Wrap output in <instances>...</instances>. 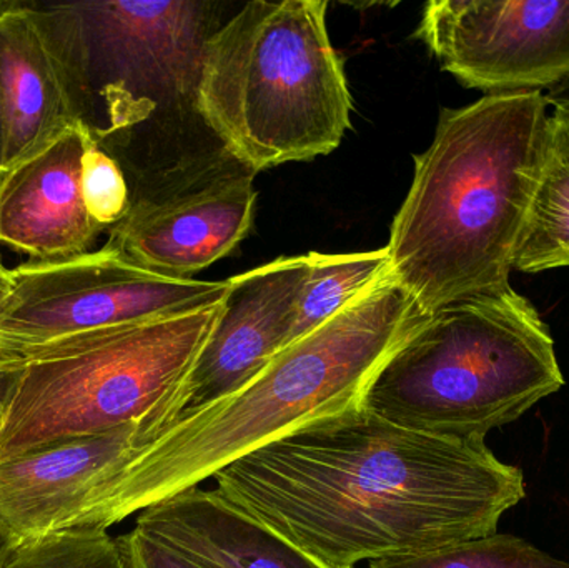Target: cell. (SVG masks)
I'll return each mask as SVG.
<instances>
[{"label": "cell", "instance_id": "cell-23", "mask_svg": "<svg viewBox=\"0 0 569 568\" xmlns=\"http://www.w3.org/2000/svg\"><path fill=\"white\" fill-rule=\"evenodd\" d=\"M10 287V273L6 267L0 263V290H9Z\"/></svg>", "mask_w": 569, "mask_h": 568}, {"label": "cell", "instance_id": "cell-1", "mask_svg": "<svg viewBox=\"0 0 569 568\" xmlns=\"http://www.w3.org/2000/svg\"><path fill=\"white\" fill-rule=\"evenodd\" d=\"M243 512L333 568L497 534L523 474L487 444L418 432L363 407L311 420L216 474Z\"/></svg>", "mask_w": 569, "mask_h": 568}, {"label": "cell", "instance_id": "cell-16", "mask_svg": "<svg viewBox=\"0 0 569 568\" xmlns=\"http://www.w3.org/2000/svg\"><path fill=\"white\" fill-rule=\"evenodd\" d=\"M308 256L310 272L298 297L283 349L323 326L390 273L387 247L368 252H308Z\"/></svg>", "mask_w": 569, "mask_h": 568}, {"label": "cell", "instance_id": "cell-21", "mask_svg": "<svg viewBox=\"0 0 569 568\" xmlns=\"http://www.w3.org/2000/svg\"><path fill=\"white\" fill-rule=\"evenodd\" d=\"M10 376H12V367L6 360L0 359V413H2L7 389H9Z\"/></svg>", "mask_w": 569, "mask_h": 568}, {"label": "cell", "instance_id": "cell-8", "mask_svg": "<svg viewBox=\"0 0 569 568\" xmlns=\"http://www.w3.org/2000/svg\"><path fill=\"white\" fill-rule=\"evenodd\" d=\"M0 300V352L219 306L230 280L176 279L103 246L73 259L20 263Z\"/></svg>", "mask_w": 569, "mask_h": 568}, {"label": "cell", "instance_id": "cell-11", "mask_svg": "<svg viewBox=\"0 0 569 568\" xmlns=\"http://www.w3.org/2000/svg\"><path fill=\"white\" fill-rule=\"evenodd\" d=\"M310 256L280 257L232 277L212 336L172 402L147 420L150 439L252 382L283 349Z\"/></svg>", "mask_w": 569, "mask_h": 568}, {"label": "cell", "instance_id": "cell-14", "mask_svg": "<svg viewBox=\"0 0 569 568\" xmlns=\"http://www.w3.org/2000/svg\"><path fill=\"white\" fill-rule=\"evenodd\" d=\"M136 526L206 568H333L243 512L219 490H183L142 510Z\"/></svg>", "mask_w": 569, "mask_h": 568}, {"label": "cell", "instance_id": "cell-19", "mask_svg": "<svg viewBox=\"0 0 569 568\" xmlns=\"http://www.w3.org/2000/svg\"><path fill=\"white\" fill-rule=\"evenodd\" d=\"M80 189L90 217L103 229L116 226L129 212V182L116 160L96 143L83 156Z\"/></svg>", "mask_w": 569, "mask_h": 568}, {"label": "cell", "instance_id": "cell-3", "mask_svg": "<svg viewBox=\"0 0 569 568\" xmlns=\"http://www.w3.org/2000/svg\"><path fill=\"white\" fill-rule=\"evenodd\" d=\"M427 317L388 273L323 326L280 350L239 392L180 417L143 444L92 527L107 530L199 487L311 420L360 407L378 370Z\"/></svg>", "mask_w": 569, "mask_h": 568}, {"label": "cell", "instance_id": "cell-5", "mask_svg": "<svg viewBox=\"0 0 569 568\" xmlns=\"http://www.w3.org/2000/svg\"><path fill=\"white\" fill-rule=\"evenodd\" d=\"M325 0H256L207 40L200 113L253 172L333 152L351 127Z\"/></svg>", "mask_w": 569, "mask_h": 568}, {"label": "cell", "instance_id": "cell-25", "mask_svg": "<svg viewBox=\"0 0 569 568\" xmlns=\"http://www.w3.org/2000/svg\"><path fill=\"white\" fill-rule=\"evenodd\" d=\"M17 0H0V13L6 12V10H9L10 7L16 3Z\"/></svg>", "mask_w": 569, "mask_h": 568}, {"label": "cell", "instance_id": "cell-26", "mask_svg": "<svg viewBox=\"0 0 569 568\" xmlns=\"http://www.w3.org/2000/svg\"><path fill=\"white\" fill-rule=\"evenodd\" d=\"M7 290H0V300H2V297L6 296Z\"/></svg>", "mask_w": 569, "mask_h": 568}, {"label": "cell", "instance_id": "cell-12", "mask_svg": "<svg viewBox=\"0 0 569 568\" xmlns=\"http://www.w3.org/2000/svg\"><path fill=\"white\" fill-rule=\"evenodd\" d=\"M92 137L82 123L0 173V243L56 262L90 252L103 227L93 222L80 189L82 159Z\"/></svg>", "mask_w": 569, "mask_h": 568}, {"label": "cell", "instance_id": "cell-17", "mask_svg": "<svg viewBox=\"0 0 569 568\" xmlns=\"http://www.w3.org/2000/svg\"><path fill=\"white\" fill-rule=\"evenodd\" d=\"M0 568H130L122 544L107 530L76 527L13 544Z\"/></svg>", "mask_w": 569, "mask_h": 568}, {"label": "cell", "instance_id": "cell-22", "mask_svg": "<svg viewBox=\"0 0 569 568\" xmlns=\"http://www.w3.org/2000/svg\"><path fill=\"white\" fill-rule=\"evenodd\" d=\"M2 163H3V100H2V87H0V172H2Z\"/></svg>", "mask_w": 569, "mask_h": 568}, {"label": "cell", "instance_id": "cell-27", "mask_svg": "<svg viewBox=\"0 0 569 568\" xmlns=\"http://www.w3.org/2000/svg\"><path fill=\"white\" fill-rule=\"evenodd\" d=\"M0 263H2V260H0ZM2 266H3V263H2Z\"/></svg>", "mask_w": 569, "mask_h": 568}, {"label": "cell", "instance_id": "cell-6", "mask_svg": "<svg viewBox=\"0 0 569 568\" xmlns=\"http://www.w3.org/2000/svg\"><path fill=\"white\" fill-rule=\"evenodd\" d=\"M563 386L547 322L508 286L428 316L378 370L361 407L418 432L485 442Z\"/></svg>", "mask_w": 569, "mask_h": 568}, {"label": "cell", "instance_id": "cell-18", "mask_svg": "<svg viewBox=\"0 0 569 568\" xmlns=\"http://www.w3.org/2000/svg\"><path fill=\"white\" fill-rule=\"evenodd\" d=\"M370 568H569V562L520 537L493 534L418 556L375 560Z\"/></svg>", "mask_w": 569, "mask_h": 568}, {"label": "cell", "instance_id": "cell-15", "mask_svg": "<svg viewBox=\"0 0 569 568\" xmlns=\"http://www.w3.org/2000/svg\"><path fill=\"white\" fill-rule=\"evenodd\" d=\"M548 100L537 190L515 260V270L523 273L569 267V97Z\"/></svg>", "mask_w": 569, "mask_h": 568}, {"label": "cell", "instance_id": "cell-7", "mask_svg": "<svg viewBox=\"0 0 569 568\" xmlns=\"http://www.w3.org/2000/svg\"><path fill=\"white\" fill-rule=\"evenodd\" d=\"M222 307L0 352L12 367L0 413V462L159 416L189 377Z\"/></svg>", "mask_w": 569, "mask_h": 568}, {"label": "cell", "instance_id": "cell-24", "mask_svg": "<svg viewBox=\"0 0 569 568\" xmlns=\"http://www.w3.org/2000/svg\"><path fill=\"white\" fill-rule=\"evenodd\" d=\"M10 547H12V544H10L9 540H7V537L0 532V562H2L3 557L9 552Z\"/></svg>", "mask_w": 569, "mask_h": 568}, {"label": "cell", "instance_id": "cell-10", "mask_svg": "<svg viewBox=\"0 0 569 568\" xmlns=\"http://www.w3.org/2000/svg\"><path fill=\"white\" fill-rule=\"evenodd\" d=\"M417 36L445 72L485 96L569 82V0H431Z\"/></svg>", "mask_w": 569, "mask_h": 568}, {"label": "cell", "instance_id": "cell-9", "mask_svg": "<svg viewBox=\"0 0 569 568\" xmlns=\"http://www.w3.org/2000/svg\"><path fill=\"white\" fill-rule=\"evenodd\" d=\"M256 176L227 149L172 170L130 192L107 246L143 269L192 279L249 236Z\"/></svg>", "mask_w": 569, "mask_h": 568}, {"label": "cell", "instance_id": "cell-20", "mask_svg": "<svg viewBox=\"0 0 569 568\" xmlns=\"http://www.w3.org/2000/svg\"><path fill=\"white\" fill-rule=\"evenodd\" d=\"M119 540L130 568H206L172 544L137 526Z\"/></svg>", "mask_w": 569, "mask_h": 568}, {"label": "cell", "instance_id": "cell-13", "mask_svg": "<svg viewBox=\"0 0 569 568\" xmlns=\"http://www.w3.org/2000/svg\"><path fill=\"white\" fill-rule=\"evenodd\" d=\"M0 87L2 172L79 123L62 60L33 3L17 0L0 13Z\"/></svg>", "mask_w": 569, "mask_h": 568}, {"label": "cell", "instance_id": "cell-4", "mask_svg": "<svg viewBox=\"0 0 569 568\" xmlns=\"http://www.w3.org/2000/svg\"><path fill=\"white\" fill-rule=\"evenodd\" d=\"M56 47L77 119L122 169L130 192L226 149L200 113L207 40L222 6L33 3Z\"/></svg>", "mask_w": 569, "mask_h": 568}, {"label": "cell", "instance_id": "cell-2", "mask_svg": "<svg viewBox=\"0 0 569 568\" xmlns=\"http://www.w3.org/2000/svg\"><path fill=\"white\" fill-rule=\"evenodd\" d=\"M550 100L483 96L441 109L391 223L390 276L431 316L510 286L537 190Z\"/></svg>", "mask_w": 569, "mask_h": 568}]
</instances>
